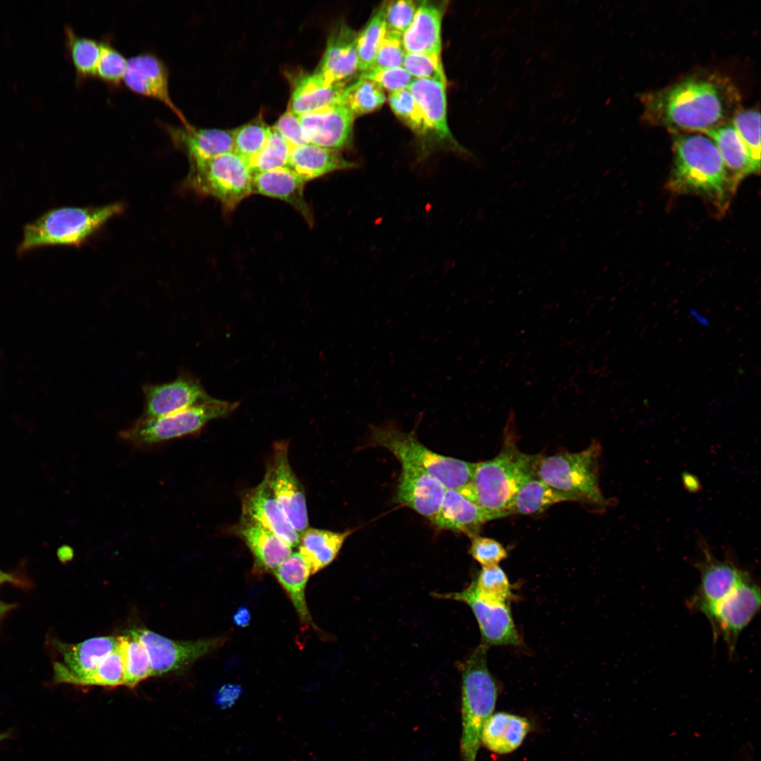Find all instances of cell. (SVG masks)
I'll return each instance as SVG.
<instances>
[{"label": "cell", "instance_id": "cell-1", "mask_svg": "<svg viewBox=\"0 0 761 761\" xmlns=\"http://www.w3.org/2000/svg\"><path fill=\"white\" fill-rule=\"evenodd\" d=\"M641 101L648 124L703 133L731 122L740 109L741 94L727 77L700 73L643 94Z\"/></svg>", "mask_w": 761, "mask_h": 761}, {"label": "cell", "instance_id": "cell-2", "mask_svg": "<svg viewBox=\"0 0 761 761\" xmlns=\"http://www.w3.org/2000/svg\"><path fill=\"white\" fill-rule=\"evenodd\" d=\"M672 135L674 160L668 189L702 197L724 214L736 189L714 142L698 132H672Z\"/></svg>", "mask_w": 761, "mask_h": 761}, {"label": "cell", "instance_id": "cell-3", "mask_svg": "<svg viewBox=\"0 0 761 761\" xmlns=\"http://www.w3.org/2000/svg\"><path fill=\"white\" fill-rule=\"evenodd\" d=\"M515 416L509 414L505 440L494 458L476 463L471 483L458 490L478 505L490 520L509 515L512 501L521 486L536 476L540 455L521 452L515 443Z\"/></svg>", "mask_w": 761, "mask_h": 761}, {"label": "cell", "instance_id": "cell-4", "mask_svg": "<svg viewBox=\"0 0 761 761\" xmlns=\"http://www.w3.org/2000/svg\"><path fill=\"white\" fill-rule=\"evenodd\" d=\"M123 209L124 206L120 203L50 209L24 226L16 253L23 256L37 249L53 245L78 247Z\"/></svg>", "mask_w": 761, "mask_h": 761}, {"label": "cell", "instance_id": "cell-5", "mask_svg": "<svg viewBox=\"0 0 761 761\" xmlns=\"http://www.w3.org/2000/svg\"><path fill=\"white\" fill-rule=\"evenodd\" d=\"M487 649L481 644L462 665L463 761H476L483 726L493 714L498 696L497 682L488 667Z\"/></svg>", "mask_w": 761, "mask_h": 761}, {"label": "cell", "instance_id": "cell-6", "mask_svg": "<svg viewBox=\"0 0 761 761\" xmlns=\"http://www.w3.org/2000/svg\"><path fill=\"white\" fill-rule=\"evenodd\" d=\"M601 448L597 441L577 452L540 456L536 477L563 495L568 501L604 509L608 500L602 493L598 478Z\"/></svg>", "mask_w": 761, "mask_h": 761}, {"label": "cell", "instance_id": "cell-7", "mask_svg": "<svg viewBox=\"0 0 761 761\" xmlns=\"http://www.w3.org/2000/svg\"><path fill=\"white\" fill-rule=\"evenodd\" d=\"M374 445L391 452L402 465L423 470L438 480L446 489H461L473 478L476 463L438 454L421 444L414 433H404L393 423L371 426Z\"/></svg>", "mask_w": 761, "mask_h": 761}, {"label": "cell", "instance_id": "cell-8", "mask_svg": "<svg viewBox=\"0 0 761 761\" xmlns=\"http://www.w3.org/2000/svg\"><path fill=\"white\" fill-rule=\"evenodd\" d=\"M239 402L209 400L158 418H140L120 432L123 440L135 445H150L199 432L210 421L233 412Z\"/></svg>", "mask_w": 761, "mask_h": 761}, {"label": "cell", "instance_id": "cell-9", "mask_svg": "<svg viewBox=\"0 0 761 761\" xmlns=\"http://www.w3.org/2000/svg\"><path fill=\"white\" fill-rule=\"evenodd\" d=\"M187 185L199 194L217 199L228 211L252 193L249 162L234 151L208 161L191 163Z\"/></svg>", "mask_w": 761, "mask_h": 761}, {"label": "cell", "instance_id": "cell-10", "mask_svg": "<svg viewBox=\"0 0 761 761\" xmlns=\"http://www.w3.org/2000/svg\"><path fill=\"white\" fill-rule=\"evenodd\" d=\"M125 633L137 638L146 649L151 676H162L185 671L195 661L219 648L222 637L195 641H174L146 628H135Z\"/></svg>", "mask_w": 761, "mask_h": 761}, {"label": "cell", "instance_id": "cell-11", "mask_svg": "<svg viewBox=\"0 0 761 761\" xmlns=\"http://www.w3.org/2000/svg\"><path fill=\"white\" fill-rule=\"evenodd\" d=\"M760 606V590L749 574L730 593L700 612L708 619L714 638L726 642L734 652L738 637Z\"/></svg>", "mask_w": 761, "mask_h": 761}, {"label": "cell", "instance_id": "cell-12", "mask_svg": "<svg viewBox=\"0 0 761 761\" xmlns=\"http://www.w3.org/2000/svg\"><path fill=\"white\" fill-rule=\"evenodd\" d=\"M264 477L288 521L300 536L309 526L306 498L304 488L290 466L285 442L274 445Z\"/></svg>", "mask_w": 761, "mask_h": 761}, {"label": "cell", "instance_id": "cell-13", "mask_svg": "<svg viewBox=\"0 0 761 761\" xmlns=\"http://www.w3.org/2000/svg\"><path fill=\"white\" fill-rule=\"evenodd\" d=\"M699 547L701 558L696 567L700 573V583L689 600L688 606L700 612L726 597L750 574L731 557L717 558L703 539L699 540Z\"/></svg>", "mask_w": 761, "mask_h": 761}, {"label": "cell", "instance_id": "cell-14", "mask_svg": "<svg viewBox=\"0 0 761 761\" xmlns=\"http://www.w3.org/2000/svg\"><path fill=\"white\" fill-rule=\"evenodd\" d=\"M438 597L466 603L478 624L483 643L488 648L495 645H519L521 638L516 629L509 604L488 602L478 595L473 582L461 592L439 594Z\"/></svg>", "mask_w": 761, "mask_h": 761}, {"label": "cell", "instance_id": "cell-15", "mask_svg": "<svg viewBox=\"0 0 761 761\" xmlns=\"http://www.w3.org/2000/svg\"><path fill=\"white\" fill-rule=\"evenodd\" d=\"M54 643L59 655L54 663V680L79 686L82 679L117 648L118 639L115 636H99L78 643L58 641Z\"/></svg>", "mask_w": 761, "mask_h": 761}, {"label": "cell", "instance_id": "cell-16", "mask_svg": "<svg viewBox=\"0 0 761 761\" xmlns=\"http://www.w3.org/2000/svg\"><path fill=\"white\" fill-rule=\"evenodd\" d=\"M144 397L141 418H158L209 400L199 380L187 373H181L173 381L143 386Z\"/></svg>", "mask_w": 761, "mask_h": 761}, {"label": "cell", "instance_id": "cell-17", "mask_svg": "<svg viewBox=\"0 0 761 761\" xmlns=\"http://www.w3.org/2000/svg\"><path fill=\"white\" fill-rule=\"evenodd\" d=\"M123 80L131 91L164 104L183 125L190 124L171 99L169 71L166 64L154 53L144 51L128 58Z\"/></svg>", "mask_w": 761, "mask_h": 761}, {"label": "cell", "instance_id": "cell-18", "mask_svg": "<svg viewBox=\"0 0 761 761\" xmlns=\"http://www.w3.org/2000/svg\"><path fill=\"white\" fill-rule=\"evenodd\" d=\"M299 118L309 143L338 151L352 142L355 118L342 103L302 115Z\"/></svg>", "mask_w": 761, "mask_h": 761}, {"label": "cell", "instance_id": "cell-19", "mask_svg": "<svg viewBox=\"0 0 761 761\" xmlns=\"http://www.w3.org/2000/svg\"><path fill=\"white\" fill-rule=\"evenodd\" d=\"M357 33L345 23L331 31L322 58L315 73L330 83L350 82L359 71Z\"/></svg>", "mask_w": 761, "mask_h": 761}, {"label": "cell", "instance_id": "cell-20", "mask_svg": "<svg viewBox=\"0 0 761 761\" xmlns=\"http://www.w3.org/2000/svg\"><path fill=\"white\" fill-rule=\"evenodd\" d=\"M162 126L174 146L186 154L190 163L233 151V130L200 128L191 124L177 126L163 123Z\"/></svg>", "mask_w": 761, "mask_h": 761}, {"label": "cell", "instance_id": "cell-21", "mask_svg": "<svg viewBox=\"0 0 761 761\" xmlns=\"http://www.w3.org/2000/svg\"><path fill=\"white\" fill-rule=\"evenodd\" d=\"M242 516L252 520L280 537L292 547L298 546L299 534L292 527L265 477L247 491L242 501Z\"/></svg>", "mask_w": 761, "mask_h": 761}, {"label": "cell", "instance_id": "cell-22", "mask_svg": "<svg viewBox=\"0 0 761 761\" xmlns=\"http://www.w3.org/2000/svg\"><path fill=\"white\" fill-rule=\"evenodd\" d=\"M402 467L396 502L431 520L441 507L446 488L423 470L408 465Z\"/></svg>", "mask_w": 761, "mask_h": 761}, {"label": "cell", "instance_id": "cell-23", "mask_svg": "<svg viewBox=\"0 0 761 761\" xmlns=\"http://www.w3.org/2000/svg\"><path fill=\"white\" fill-rule=\"evenodd\" d=\"M446 84L427 79H414L408 87L430 124L431 131L440 140L462 154H471L454 139L447 121Z\"/></svg>", "mask_w": 761, "mask_h": 761}, {"label": "cell", "instance_id": "cell-24", "mask_svg": "<svg viewBox=\"0 0 761 761\" xmlns=\"http://www.w3.org/2000/svg\"><path fill=\"white\" fill-rule=\"evenodd\" d=\"M306 181L288 167L253 173L252 193L279 199L303 216L309 224L313 223L310 209L304 199Z\"/></svg>", "mask_w": 761, "mask_h": 761}, {"label": "cell", "instance_id": "cell-25", "mask_svg": "<svg viewBox=\"0 0 761 761\" xmlns=\"http://www.w3.org/2000/svg\"><path fill=\"white\" fill-rule=\"evenodd\" d=\"M349 83H330L315 72L302 73L294 80L288 109L300 116L342 103L345 90Z\"/></svg>", "mask_w": 761, "mask_h": 761}, {"label": "cell", "instance_id": "cell-26", "mask_svg": "<svg viewBox=\"0 0 761 761\" xmlns=\"http://www.w3.org/2000/svg\"><path fill=\"white\" fill-rule=\"evenodd\" d=\"M235 532L246 543L259 569L273 572L292 552L280 537L247 518L242 516Z\"/></svg>", "mask_w": 761, "mask_h": 761}, {"label": "cell", "instance_id": "cell-27", "mask_svg": "<svg viewBox=\"0 0 761 761\" xmlns=\"http://www.w3.org/2000/svg\"><path fill=\"white\" fill-rule=\"evenodd\" d=\"M445 3L440 4L421 1L414 18L402 35L406 53L435 54L441 52V23Z\"/></svg>", "mask_w": 761, "mask_h": 761}, {"label": "cell", "instance_id": "cell-28", "mask_svg": "<svg viewBox=\"0 0 761 761\" xmlns=\"http://www.w3.org/2000/svg\"><path fill=\"white\" fill-rule=\"evenodd\" d=\"M490 520L478 505L458 490L446 489L441 507L431 521L439 529L461 532L473 538Z\"/></svg>", "mask_w": 761, "mask_h": 761}, {"label": "cell", "instance_id": "cell-29", "mask_svg": "<svg viewBox=\"0 0 761 761\" xmlns=\"http://www.w3.org/2000/svg\"><path fill=\"white\" fill-rule=\"evenodd\" d=\"M702 134L714 142L736 189L745 177L760 173L731 122Z\"/></svg>", "mask_w": 761, "mask_h": 761}, {"label": "cell", "instance_id": "cell-30", "mask_svg": "<svg viewBox=\"0 0 761 761\" xmlns=\"http://www.w3.org/2000/svg\"><path fill=\"white\" fill-rule=\"evenodd\" d=\"M531 727L524 717L505 712L493 713L483 726L481 743L495 753L509 754L522 744Z\"/></svg>", "mask_w": 761, "mask_h": 761}, {"label": "cell", "instance_id": "cell-31", "mask_svg": "<svg viewBox=\"0 0 761 761\" xmlns=\"http://www.w3.org/2000/svg\"><path fill=\"white\" fill-rule=\"evenodd\" d=\"M356 166V163L345 159L338 151L309 143L292 148L287 167L307 182Z\"/></svg>", "mask_w": 761, "mask_h": 761}, {"label": "cell", "instance_id": "cell-32", "mask_svg": "<svg viewBox=\"0 0 761 761\" xmlns=\"http://www.w3.org/2000/svg\"><path fill=\"white\" fill-rule=\"evenodd\" d=\"M352 532L307 528L300 535L299 552L309 567L311 574L323 569L335 559Z\"/></svg>", "mask_w": 761, "mask_h": 761}, {"label": "cell", "instance_id": "cell-33", "mask_svg": "<svg viewBox=\"0 0 761 761\" xmlns=\"http://www.w3.org/2000/svg\"><path fill=\"white\" fill-rule=\"evenodd\" d=\"M273 574L287 593L301 622L315 628L305 598L307 583L311 573L300 553L292 552Z\"/></svg>", "mask_w": 761, "mask_h": 761}, {"label": "cell", "instance_id": "cell-34", "mask_svg": "<svg viewBox=\"0 0 761 761\" xmlns=\"http://www.w3.org/2000/svg\"><path fill=\"white\" fill-rule=\"evenodd\" d=\"M568 501L536 476L528 479L514 497L509 514H533L543 512L550 506Z\"/></svg>", "mask_w": 761, "mask_h": 761}, {"label": "cell", "instance_id": "cell-35", "mask_svg": "<svg viewBox=\"0 0 761 761\" xmlns=\"http://www.w3.org/2000/svg\"><path fill=\"white\" fill-rule=\"evenodd\" d=\"M66 45L78 80L94 76L101 53V43L65 27Z\"/></svg>", "mask_w": 761, "mask_h": 761}, {"label": "cell", "instance_id": "cell-36", "mask_svg": "<svg viewBox=\"0 0 761 761\" xmlns=\"http://www.w3.org/2000/svg\"><path fill=\"white\" fill-rule=\"evenodd\" d=\"M118 636L125 676V685L134 688L139 683L151 676L147 652L143 645L133 636L125 633Z\"/></svg>", "mask_w": 761, "mask_h": 761}, {"label": "cell", "instance_id": "cell-37", "mask_svg": "<svg viewBox=\"0 0 761 761\" xmlns=\"http://www.w3.org/2000/svg\"><path fill=\"white\" fill-rule=\"evenodd\" d=\"M385 99L384 91L378 84L359 77L347 85L342 102L356 118L380 108Z\"/></svg>", "mask_w": 761, "mask_h": 761}, {"label": "cell", "instance_id": "cell-38", "mask_svg": "<svg viewBox=\"0 0 761 761\" xmlns=\"http://www.w3.org/2000/svg\"><path fill=\"white\" fill-rule=\"evenodd\" d=\"M386 31L383 6L380 5L364 29L357 33L356 47L358 68L361 73L372 67Z\"/></svg>", "mask_w": 761, "mask_h": 761}, {"label": "cell", "instance_id": "cell-39", "mask_svg": "<svg viewBox=\"0 0 761 761\" xmlns=\"http://www.w3.org/2000/svg\"><path fill=\"white\" fill-rule=\"evenodd\" d=\"M472 582L478 595L488 602L508 604L513 598L512 585L498 564L482 567Z\"/></svg>", "mask_w": 761, "mask_h": 761}, {"label": "cell", "instance_id": "cell-40", "mask_svg": "<svg viewBox=\"0 0 761 761\" xmlns=\"http://www.w3.org/2000/svg\"><path fill=\"white\" fill-rule=\"evenodd\" d=\"M292 147L271 127L262 149L249 161L252 173L288 166Z\"/></svg>", "mask_w": 761, "mask_h": 761}, {"label": "cell", "instance_id": "cell-41", "mask_svg": "<svg viewBox=\"0 0 761 761\" xmlns=\"http://www.w3.org/2000/svg\"><path fill=\"white\" fill-rule=\"evenodd\" d=\"M271 129L259 118L233 130V151L249 162L264 147Z\"/></svg>", "mask_w": 761, "mask_h": 761}, {"label": "cell", "instance_id": "cell-42", "mask_svg": "<svg viewBox=\"0 0 761 761\" xmlns=\"http://www.w3.org/2000/svg\"><path fill=\"white\" fill-rule=\"evenodd\" d=\"M388 101L396 116L416 135L424 136L432 132L429 123L408 89L390 93Z\"/></svg>", "mask_w": 761, "mask_h": 761}, {"label": "cell", "instance_id": "cell-43", "mask_svg": "<svg viewBox=\"0 0 761 761\" xmlns=\"http://www.w3.org/2000/svg\"><path fill=\"white\" fill-rule=\"evenodd\" d=\"M731 123L743 142L754 164L760 169V114L754 109H739Z\"/></svg>", "mask_w": 761, "mask_h": 761}, {"label": "cell", "instance_id": "cell-44", "mask_svg": "<svg viewBox=\"0 0 761 761\" xmlns=\"http://www.w3.org/2000/svg\"><path fill=\"white\" fill-rule=\"evenodd\" d=\"M125 685L124 667L120 650L117 648L106 655L79 686L116 687Z\"/></svg>", "mask_w": 761, "mask_h": 761}, {"label": "cell", "instance_id": "cell-45", "mask_svg": "<svg viewBox=\"0 0 761 761\" xmlns=\"http://www.w3.org/2000/svg\"><path fill=\"white\" fill-rule=\"evenodd\" d=\"M101 53L94 76L111 85H118L125 75L128 59L107 39L100 41Z\"/></svg>", "mask_w": 761, "mask_h": 761}, {"label": "cell", "instance_id": "cell-46", "mask_svg": "<svg viewBox=\"0 0 761 761\" xmlns=\"http://www.w3.org/2000/svg\"><path fill=\"white\" fill-rule=\"evenodd\" d=\"M402 67L414 79H427L446 84L440 55L406 53Z\"/></svg>", "mask_w": 761, "mask_h": 761}, {"label": "cell", "instance_id": "cell-47", "mask_svg": "<svg viewBox=\"0 0 761 761\" xmlns=\"http://www.w3.org/2000/svg\"><path fill=\"white\" fill-rule=\"evenodd\" d=\"M420 2L411 0L383 2L386 30L403 35L411 25Z\"/></svg>", "mask_w": 761, "mask_h": 761}, {"label": "cell", "instance_id": "cell-48", "mask_svg": "<svg viewBox=\"0 0 761 761\" xmlns=\"http://www.w3.org/2000/svg\"><path fill=\"white\" fill-rule=\"evenodd\" d=\"M405 54L402 35L386 31L370 69L402 67Z\"/></svg>", "mask_w": 761, "mask_h": 761}, {"label": "cell", "instance_id": "cell-49", "mask_svg": "<svg viewBox=\"0 0 761 761\" xmlns=\"http://www.w3.org/2000/svg\"><path fill=\"white\" fill-rule=\"evenodd\" d=\"M359 77L373 81L390 93L407 89L414 80L403 67L369 69Z\"/></svg>", "mask_w": 761, "mask_h": 761}, {"label": "cell", "instance_id": "cell-50", "mask_svg": "<svg viewBox=\"0 0 761 761\" xmlns=\"http://www.w3.org/2000/svg\"><path fill=\"white\" fill-rule=\"evenodd\" d=\"M469 554L482 567L498 564L508 556L507 550L498 541L478 535L472 538Z\"/></svg>", "mask_w": 761, "mask_h": 761}, {"label": "cell", "instance_id": "cell-51", "mask_svg": "<svg viewBox=\"0 0 761 761\" xmlns=\"http://www.w3.org/2000/svg\"><path fill=\"white\" fill-rule=\"evenodd\" d=\"M272 128L280 134L292 147L303 146L309 143L299 116L289 109L278 118Z\"/></svg>", "mask_w": 761, "mask_h": 761}, {"label": "cell", "instance_id": "cell-52", "mask_svg": "<svg viewBox=\"0 0 761 761\" xmlns=\"http://www.w3.org/2000/svg\"><path fill=\"white\" fill-rule=\"evenodd\" d=\"M242 693L241 686L233 683H224L216 691L214 703L221 709H229L237 703Z\"/></svg>", "mask_w": 761, "mask_h": 761}, {"label": "cell", "instance_id": "cell-53", "mask_svg": "<svg viewBox=\"0 0 761 761\" xmlns=\"http://www.w3.org/2000/svg\"><path fill=\"white\" fill-rule=\"evenodd\" d=\"M233 623L240 627H247L252 620L249 609L246 606L239 607L232 616Z\"/></svg>", "mask_w": 761, "mask_h": 761}, {"label": "cell", "instance_id": "cell-54", "mask_svg": "<svg viewBox=\"0 0 761 761\" xmlns=\"http://www.w3.org/2000/svg\"><path fill=\"white\" fill-rule=\"evenodd\" d=\"M4 583H18V581L13 575L3 571L0 569V585Z\"/></svg>", "mask_w": 761, "mask_h": 761}, {"label": "cell", "instance_id": "cell-55", "mask_svg": "<svg viewBox=\"0 0 761 761\" xmlns=\"http://www.w3.org/2000/svg\"><path fill=\"white\" fill-rule=\"evenodd\" d=\"M15 606V605L6 603L0 600V619L6 613H7L9 610H12Z\"/></svg>", "mask_w": 761, "mask_h": 761}, {"label": "cell", "instance_id": "cell-56", "mask_svg": "<svg viewBox=\"0 0 761 761\" xmlns=\"http://www.w3.org/2000/svg\"><path fill=\"white\" fill-rule=\"evenodd\" d=\"M6 736H7V735H6V734H0V741H1V740H3L4 738H5L6 737Z\"/></svg>", "mask_w": 761, "mask_h": 761}]
</instances>
